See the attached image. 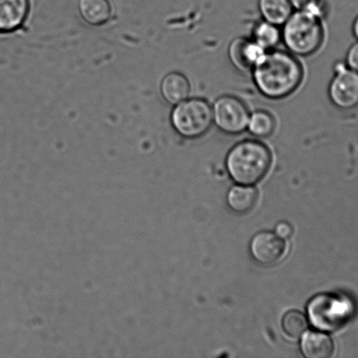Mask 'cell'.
Segmentation results:
<instances>
[{"label":"cell","mask_w":358,"mask_h":358,"mask_svg":"<svg viewBox=\"0 0 358 358\" xmlns=\"http://www.w3.org/2000/svg\"><path fill=\"white\" fill-rule=\"evenodd\" d=\"M332 339L322 332L305 333L301 342V350L307 358H329L334 353Z\"/></svg>","instance_id":"cell-12"},{"label":"cell","mask_w":358,"mask_h":358,"mask_svg":"<svg viewBox=\"0 0 358 358\" xmlns=\"http://www.w3.org/2000/svg\"><path fill=\"white\" fill-rule=\"evenodd\" d=\"M352 313V304L348 298L338 294H317L308 304L312 325L322 331H338L350 320Z\"/></svg>","instance_id":"cell-4"},{"label":"cell","mask_w":358,"mask_h":358,"mask_svg":"<svg viewBox=\"0 0 358 358\" xmlns=\"http://www.w3.org/2000/svg\"><path fill=\"white\" fill-rule=\"evenodd\" d=\"M247 131L256 138H268L275 129V119L266 110H257L250 114Z\"/></svg>","instance_id":"cell-17"},{"label":"cell","mask_w":358,"mask_h":358,"mask_svg":"<svg viewBox=\"0 0 358 358\" xmlns=\"http://www.w3.org/2000/svg\"><path fill=\"white\" fill-rule=\"evenodd\" d=\"M324 38L322 17L307 10H297L283 24L282 41L294 55L315 54L320 48Z\"/></svg>","instance_id":"cell-3"},{"label":"cell","mask_w":358,"mask_h":358,"mask_svg":"<svg viewBox=\"0 0 358 358\" xmlns=\"http://www.w3.org/2000/svg\"><path fill=\"white\" fill-rule=\"evenodd\" d=\"M347 66L358 72V42L350 48L346 59Z\"/></svg>","instance_id":"cell-19"},{"label":"cell","mask_w":358,"mask_h":358,"mask_svg":"<svg viewBox=\"0 0 358 358\" xmlns=\"http://www.w3.org/2000/svg\"><path fill=\"white\" fill-rule=\"evenodd\" d=\"M258 196L256 189L249 185L234 186L228 192L227 203L235 213H247L254 208Z\"/></svg>","instance_id":"cell-15"},{"label":"cell","mask_w":358,"mask_h":358,"mask_svg":"<svg viewBox=\"0 0 358 358\" xmlns=\"http://www.w3.org/2000/svg\"><path fill=\"white\" fill-rule=\"evenodd\" d=\"M275 234L284 240V238H289L292 235L293 228L289 223L280 222L276 226Z\"/></svg>","instance_id":"cell-20"},{"label":"cell","mask_w":358,"mask_h":358,"mask_svg":"<svg viewBox=\"0 0 358 358\" xmlns=\"http://www.w3.org/2000/svg\"><path fill=\"white\" fill-rule=\"evenodd\" d=\"M268 51L261 48L254 41L245 38H237L231 42L229 56L231 62L241 71H251Z\"/></svg>","instance_id":"cell-9"},{"label":"cell","mask_w":358,"mask_h":358,"mask_svg":"<svg viewBox=\"0 0 358 358\" xmlns=\"http://www.w3.org/2000/svg\"><path fill=\"white\" fill-rule=\"evenodd\" d=\"M282 328L290 338H299L307 331L308 321L306 317L300 311L291 310L282 318Z\"/></svg>","instance_id":"cell-18"},{"label":"cell","mask_w":358,"mask_h":358,"mask_svg":"<svg viewBox=\"0 0 358 358\" xmlns=\"http://www.w3.org/2000/svg\"><path fill=\"white\" fill-rule=\"evenodd\" d=\"M272 164V153L264 143L245 140L230 149L226 157L228 173L242 185L257 184L268 174Z\"/></svg>","instance_id":"cell-2"},{"label":"cell","mask_w":358,"mask_h":358,"mask_svg":"<svg viewBox=\"0 0 358 358\" xmlns=\"http://www.w3.org/2000/svg\"><path fill=\"white\" fill-rule=\"evenodd\" d=\"M329 97L342 110H352L358 106V72L343 63H338L329 86Z\"/></svg>","instance_id":"cell-7"},{"label":"cell","mask_w":358,"mask_h":358,"mask_svg":"<svg viewBox=\"0 0 358 358\" xmlns=\"http://www.w3.org/2000/svg\"><path fill=\"white\" fill-rule=\"evenodd\" d=\"M259 8L263 19L276 26H283L294 13L289 0H259Z\"/></svg>","instance_id":"cell-14"},{"label":"cell","mask_w":358,"mask_h":358,"mask_svg":"<svg viewBox=\"0 0 358 358\" xmlns=\"http://www.w3.org/2000/svg\"><path fill=\"white\" fill-rule=\"evenodd\" d=\"M213 122L226 134L237 135L247 129L250 113L245 104L233 96H223L212 106Z\"/></svg>","instance_id":"cell-6"},{"label":"cell","mask_w":358,"mask_h":358,"mask_svg":"<svg viewBox=\"0 0 358 358\" xmlns=\"http://www.w3.org/2000/svg\"><path fill=\"white\" fill-rule=\"evenodd\" d=\"M250 251L256 262L270 266L279 262L286 251L283 238L271 231H261L251 241Z\"/></svg>","instance_id":"cell-8"},{"label":"cell","mask_w":358,"mask_h":358,"mask_svg":"<svg viewBox=\"0 0 358 358\" xmlns=\"http://www.w3.org/2000/svg\"><path fill=\"white\" fill-rule=\"evenodd\" d=\"M160 92L168 103L177 105L188 99L191 94V83L182 73L172 72L167 73L161 82Z\"/></svg>","instance_id":"cell-11"},{"label":"cell","mask_w":358,"mask_h":358,"mask_svg":"<svg viewBox=\"0 0 358 358\" xmlns=\"http://www.w3.org/2000/svg\"><path fill=\"white\" fill-rule=\"evenodd\" d=\"M353 33H354V35H355V37L358 40V16L357 17V19L355 20V21H354Z\"/></svg>","instance_id":"cell-22"},{"label":"cell","mask_w":358,"mask_h":358,"mask_svg":"<svg viewBox=\"0 0 358 358\" xmlns=\"http://www.w3.org/2000/svg\"><path fill=\"white\" fill-rule=\"evenodd\" d=\"M252 71L259 92L273 100L290 96L303 78L300 62L285 51H268Z\"/></svg>","instance_id":"cell-1"},{"label":"cell","mask_w":358,"mask_h":358,"mask_svg":"<svg viewBox=\"0 0 358 358\" xmlns=\"http://www.w3.org/2000/svg\"><path fill=\"white\" fill-rule=\"evenodd\" d=\"M171 124L174 131L184 138H198L212 127V106L201 98H188L174 105L171 113Z\"/></svg>","instance_id":"cell-5"},{"label":"cell","mask_w":358,"mask_h":358,"mask_svg":"<svg viewBox=\"0 0 358 358\" xmlns=\"http://www.w3.org/2000/svg\"><path fill=\"white\" fill-rule=\"evenodd\" d=\"M252 35V41L268 52L273 50L282 41L280 27L265 20L255 27Z\"/></svg>","instance_id":"cell-16"},{"label":"cell","mask_w":358,"mask_h":358,"mask_svg":"<svg viewBox=\"0 0 358 358\" xmlns=\"http://www.w3.org/2000/svg\"><path fill=\"white\" fill-rule=\"evenodd\" d=\"M78 10L84 21L91 26L108 22L112 13L109 0H79Z\"/></svg>","instance_id":"cell-13"},{"label":"cell","mask_w":358,"mask_h":358,"mask_svg":"<svg viewBox=\"0 0 358 358\" xmlns=\"http://www.w3.org/2000/svg\"><path fill=\"white\" fill-rule=\"evenodd\" d=\"M28 10V0H0V33L19 29L27 19Z\"/></svg>","instance_id":"cell-10"},{"label":"cell","mask_w":358,"mask_h":358,"mask_svg":"<svg viewBox=\"0 0 358 358\" xmlns=\"http://www.w3.org/2000/svg\"><path fill=\"white\" fill-rule=\"evenodd\" d=\"M289 1L292 3L294 9L303 10L312 5V3L317 2L318 0H289Z\"/></svg>","instance_id":"cell-21"}]
</instances>
